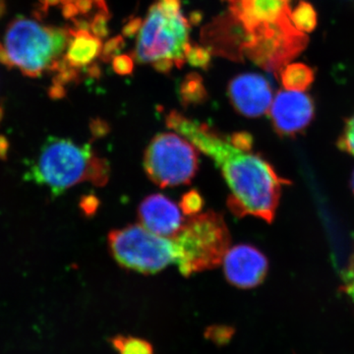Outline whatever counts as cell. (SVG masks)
Listing matches in <instances>:
<instances>
[{
    "label": "cell",
    "instance_id": "obj_1",
    "mask_svg": "<svg viewBox=\"0 0 354 354\" xmlns=\"http://www.w3.org/2000/svg\"><path fill=\"white\" fill-rule=\"evenodd\" d=\"M165 122L215 162L230 190L227 207L234 216H252L269 223L274 221L281 188L290 183L254 152L249 133L221 134L176 111L167 114Z\"/></svg>",
    "mask_w": 354,
    "mask_h": 354
},
{
    "label": "cell",
    "instance_id": "obj_2",
    "mask_svg": "<svg viewBox=\"0 0 354 354\" xmlns=\"http://www.w3.org/2000/svg\"><path fill=\"white\" fill-rule=\"evenodd\" d=\"M228 23L221 31L228 43L268 71L281 72L307 44L305 32L291 21L290 0H223Z\"/></svg>",
    "mask_w": 354,
    "mask_h": 354
},
{
    "label": "cell",
    "instance_id": "obj_3",
    "mask_svg": "<svg viewBox=\"0 0 354 354\" xmlns=\"http://www.w3.org/2000/svg\"><path fill=\"white\" fill-rule=\"evenodd\" d=\"M111 165L88 144L48 137L25 174V180L46 186L53 197L81 183L102 187L109 183Z\"/></svg>",
    "mask_w": 354,
    "mask_h": 354
},
{
    "label": "cell",
    "instance_id": "obj_4",
    "mask_svg": "<svg viewBox=\"0 0 354 354\" xmlns=\"http://www.w3.org/2000/svg\"><path fill=\"white\" fill-rule=\"evenodd\" d=\"M69 38L68 29L18 16L7 27L4 46L13 67L25 76L37 78L46 70L51 71L66 50Z\"/></svg>",
    "mask_w": 354,
    "mask_h": 354
},
{
    "label": "cell",
    "instance_id": "obj_5",
    "mask_svg": "<svg viewBox=\"0 0 354 354\" xmlns=\"http://www.w3.org/2000/svg\"><path fill=\"white\" fill-rule=\"evenodd\" d=\"M172 239L178 251L176 266L184 277L218 267L232 241L225 218L213 209L188 216Z\"/></svg>",
    "mask_w": 354,
    "mask_h": 354
},
{
    "label": "cell",
    "instance_id": "obj_6",
    "mask_svg": "<svg viewBox=\"0 0 354 354\" xmlns=\"http://www.w3.org/2000/svg\"><path fill=\"white\" fill-rule=\"evenodd\" d=\"M189 21L181 11H169L158 2L151 6L137 38L135 58L151 64L169 58L177 68L183 66L189 44Z\"/></svg>",
    "mask_w": 354,
    "mask_h": 354
},
{
    "label": "cell",
    "instance_id": "obj_7",
    "mask_svg": "<svg viewBox=\"0 0 354 354\" xmlns=\"http://www.w3.org/2000/svg\"><path fill=\"white\" fill-rule=\"evenodd\" d=\"M111 255L121 267L156 274L167 266L176 264L178 251L172 237L153 234L142 225H131L109 234Z\"/></svg>",
    "mask_w": 354,
    "mask_h": 354
},
{
    "label": "cell",
    "instance_id": "obj_8",
    "mask_svg": "<svg viewBox=\"0 0 354 354\" xmlns=\"http://www.w3.org/2000/svg\"><path fill=\"white\" fill-rule=\"evenodd\" d=\"M144 169L158 187L190 183L199 167L196 147L178 133L156 135L144 153Z\"/></svg>",
    "mask_w": 354,
    "mask_h": 354
},
{
    "label": "cell",
    "instance_id": "obj_9",
    "mask_svg": "<svg viewBox=\"0 0 354 354\" xmlns=\"http://www.w3.org/2000/svg\"><path fill=\"white\" fill-rule=\"evenodd\" d=\"M272 127L279 136L295 137L313 120L315 108L308 95L301 91H281L270 109Z\"/></svg>",
    "mask_w": 354,
    "mask_h": 354
},
{
    "label": "cell",
    "instance_id": "obj_10",
    "mask_svg": "<svg viewBox=\"0 0 354 354\" xmlns=\"http://www.w3.org/2000/svg\"><path fill=\"white\" fill-rule=\"evenodd\" d=\"M223 264L228 283L242 290L261 285L269 270V263L264 254L248 244H239L228 249Z\"/></svg>",
    "mask_w": 354,
    "mask_h": 354
},
{
    "label": "cell",
    "instance_id": "obj_11",
    "mask_svg": "<svg viewBox=\"0 0 354 354\" xmlns=\"http://www.w3.org/2000/svg\"><path fill=\"white\" fill-rule=\"evenodd\" d=\"M228 97L237 113L245 118H256L264 115L271 109L272 91L264 76L241 74L230 81Z\"/></svg>",
    "mask_w": 354,
    "mask_h": 354
},
{
    "label": "cell",
    "instance_id": "obj_12",
    "mask_svg": "<svg viewBox=\"0 0 354 354\" xmlns=\"http://www.w3.org/2000/svg\"><path fill=\"white\" fill-rule=\"evenodd\" d=\"M138 216L144 227L165 237L176 235L185 221L181 209L162 194L146 197L140 204Z\"/></svg>",
    "mask_w": 354,
    "mask_h": 354
},
{
    "label": "cell",
    "instance_id": "obj_13",
    "mask_svg": "<svg viewBox=\"0 0 354 354\" xmlns=\"http://www.w3.org/2000/svg\"><path fill=\"white\" fill-rule=\"evenodd\" d=\"M69 41L65 59L74 68L88 66L101 55L102 39L88 30L68 29Z\"/></svg>",
    "mask_w": 354,
    "mask_h": 354
},
{
    "label": "cell",
    "instance_id": "obj_14",
    "mask_svg": "<svg viewBox=\"0 0 354 354\" xmlns=\"http://www.w3.org/2000/svg\"><path fill=\"white\" fill-rule=\"evenodd\" d=\"M281 83L286 90L304 91L314 81V71L302 64H288L281 70Z\"/></svg>",
    "mask_w": 354,
    "mask_h": 354
},
{
    "label": "cell",
    "instance_id": "obj_15",
    "mask_svg": "<svg viewBox=\"0 0 354 354\" xmlns=\"http://www.w3.org/2000/svg\"><path fill=\"white\" fill-rule=\"evenodd\" d=\"M179 97L184 106H197L206 101L208 93L199 74L190 73L185 76L179 86Z\"/></svg>",
    "mask_w": 354,
    "mask_h": 354
},
{
    "label": "cell",
    "instance_id": "obj_16",
    "mask_svg": "<svg viewBox=\"0 0 354 354\" xmlns=\"http://www.w3.org/2000/svg\"><path fill=\"white\" fill-rule=\"evenodd\" d=\"M111 342L118 354H155L152 344L140 337L118 335Z\"/></svg>",
    "mask_w": 354,
    "mask_h": 354
},
{
    "label": "cell",
    "instance_id": "obj_17",
    "mask_svg": "<svg viewBox=\"0 0 354 354\" xmlns=\"http://www.w3.org/2000/svg\"><path fill=\"white\" fill-rule=\"evenodd\" d=\"M291 21L299 31L312 32L317 24L315 9L307 2H300L299 6L291 11Z\"/></svg>",
    "mask_w": 354,
    "mask_h": 354
},
{
    "label": "cell",
    "instance_id": "obj_18",
    "mask_svg": "<svg viewBox=\"0 0 354 354\" xmlns=\"http://www.w3.org/2000/svg\"><path fill=\"white\" fill-rule=\"evenodd\" d=\"M213 51L209 48L190 44L186 50L185 60L192 66L207 69L211 64Z\"/></svg>",
    "mask_w": 354,
    "mask_h": 354
},
{
    "label": "cell",
    "instance_id": "obj_19",
    "mask_svg": "<svg viewBox=\"0 0 354 354\" xmlns=\"http://www.w3.org/2000/svg\"><path fill=\"white\" fill-rule=\"evenodd\" d=\"M203 206L204 199L197 190L188 191L181 197L180 209L185 216H195L201 213Z\"/></svg>",
    "mask_w": 354,
    "mask_h": 354
},
{
    "label": "cell",
    "instance_id": "obj_20",
    "mask_svg": "<svg viewBox=\"0 0 354 354\" xmlns=\"http://www.w3.org/2000/svg\"><path fill=\"white\" fill-rule=\"evenodd\" d=\"M111 19V13L100 10L95 14L90 23V32L99 39H104L108 37L109 20Z\"/></svg>",
    "mask_w": 354,
    "mask_h": 354
},
{
    "label": "cell",
    "instance_id": "obj_21",
    "mask_svg": "<svg viewBox=\"0 0 354 354\" xmlns=\"http://www.w3.org/2000/svg\"><path fill=\"white\" fill-rule=\"evenodd\" d=\"M337 146L342 151L354 157V115L346 121L344 131L337 141Z\"/></svg>",
    "mask_w": 354,
    "mask_h": 354
},
{
    "label": "cell",
    "instance_id": "obj_22",
    "mask_svg": "<svg viewBox=\"0 0 354 354\" xmlns=\"http://www.w3.org/2000/svg\"><path fill=\"white\" fill-rule=\"evenodd\" d=\"M125 41L123 37L116 36L102 44V50L101 53L102 59L104 62H109L114 57L120 55V51L124 48Z\"/></svg>",
    "mask_w": 354,
    "mask_h": 354
},
{
    "label": "cell",
    "instance_id": "obj_23",
    "mask_svg": "<svg viewBox=\"0 0 354 354\" xmlns=\"http://www.w3.org/2000/svg\"><path fill=\"white\" fill-rule=\"evenodd\" d=\"M113 68L118 75H130L134 70V58L128 55H118L113 59Z\"/></svg>",
    "mask_w": 354,
    "mask_h": 354
},
{
    "label": "cell",
    "instance_id": "obj_24",
    "mask_svg": "<svg viewBox=\"0 0 354 354\" xmlns=\"http://www.w3.org/2000/svg\"><path fill=\"white\" fill-rule=\"evenodd\" d=\"M342 290L354 300V254L342 274Z\"/></svg>",
    "mask_w": 354,
    "mask_h": 354
},
{
    "label": "cell",
    "instance_id": "obj_25",
    "mask_svg": "<svg viewBox=\"0 0 354 354\" xmlns=\"http://www.w3.org/2000/svg\"><path fill=\"white\" fill-rule=\"evenodd\" d=\"M142 25H143V20L139 17L132 18L131 20L128 21L127 24L124 25L122 29L123 36L127 38H133L141 30Z\"/></svg>",
    "mask_w": 354,
    "mask_h": 354
},
{
    "label": "cell",
    "instance_id": "obj_26",
    "mask_svg": "<svg viewBox=\"0 0 354 354\" xmlns=\"http://www.w3.org/2000/svg\"><path fill=\"white\" fill-rule=\"evenodd\" d=\"M152 65L153 68L158 72H162V73H169L174 66H176V62L172 59H169V58H162V59L157 60Z\"/></svg>",
    "mask_w": 354,
    "mask_h": 354
},
{
    "label": "cell",
    "instance_id": "obj_27",
    "mask_svg": "<svg viewBox=\"0 0 354 354\" xmlns=\"http://www.w3.org/2000/svg\"><path fill=\"white\" fill-rule=\"evenodd\" d=\"M62 14H64V18H66V19L74 20L80 13H79L75 3L64 2V3H62Z\"/></svg>",
    "mask_w": 354,
    "mask_h": 354
},
{
    "label": "cell",
    "instance_id": "obj_28",
    "mask_svg": "<svg viewBox=\"0 0 354 354\" xmlns=\"http://www.w3.org/2000/svg\"><path fill=\"white\" fill-rule=\"evenodd\" d=\"M75 6L78 8L79 13L86 15L92 10L95 2L94 0H77Z\"/></svg>",
    "mask_w": 354,
    "mask_h": 354
},
{
    "label": "cell",
    "instance_id": "obj_29",
    "mask_svg": "<svg viewBox=\"0 0 354 354\" xmlns=\"http://www.w3.org/2000/svg\"><path fill=\"white\" fill-rule=\"evenodd\" d=\"M165 9L169 11H181V0H158Z\"/></svg>",
    "mask_w": 354,
    "mask_h": 354
},
{
    "label": "cell",
    "instance_id": "obj_30",
    "mask_svg": "<svg viewBox=\"0 0 354 354\" xmlns=\"http://www.w3.org/2000/svg\"><path fill=\"white\" fill-rule=\"evenodd\" d=\"M0 64L6 66L7 68H13L12 62H11L10 58H9L6 46L1 43H0Z\"/></svg>",
    "mask_w": 354,
    "mask_h": 354
},
{
    "label": "cell",
    "instance_id": "obj_31",
    "mask_svg": "<svg viewBox=\"0 0 354 354\" xmlns=\"http://www.w3.org/2000/svg\"><path fill=\"white\" fill-rule=\"evenodd\" d=\"M65 95L64 86L53 83L50 88V95L53 99H59Z\"/></svg>",
    "mask_w": 354,
    "mask_h": 354
},
{
    "label": "cell",
    "instance_id": "obj_32",
    "mask_svg": "<svg viewBox=\"0 0 354 354\" xmlns=\"http://www.w3.org/2000/svg\"><path fill=\"white\" fill-rule=\"evenodd\" d=\"M41 3V10L46 11L50 6H55L62 2V0H39Z\"/></svg>",
    "mask_w": 354,
    "mask_h": 354
},
{
    "label": "cell",
    "instance_id": "obj_33",
    "mask_svg": "<svg viewBox=\"0 0 354 354\" xmlns=\"http://www.w3.org/2000/svg\"><path fill=\"white\" fill-rule=\"evenodd\" d=\"M95 6L99 7L100 10L106 11L109 12L108 6H106V0H94Z\"/></svg>",
    "mask_w": 354,
    "mask_h": 354
},
{
    "label": "cell",
    "instance_id": "obj_34",
    "mask_svg": "<svg viewBox=\"0 0 354 354\" xmlns=\"http://www.w3.org/2000/svg\"><path fill=\"white\" fill-rule=\"evenodd\" d=\"M7 10L6 0H0V18L6 15Z\"/></svg>",
    "mask_w": 354,
    "mask_h": 354
},
{
    "label": "cell",
    "instance_id": "obj_35",
    "mask_svg": "<svg viewBox=\"0 0 354 354\" xmlns=\"http://www.w3.org/2000/svg\"><path fill=\"white\" fill-rule=\"evenodd\" d=\"M351 188H353V191L354 193V172H353V178H351Z\"/></svg>",
    "mask_w": 354,
    "mask_h": 354
},
{
    "label": "cell",
    "instance_id": "obj_36",
    "mask_svg": "<svg viewBox=\"0 0 354 354\" xmlns=\"http://www.w3.org/2000/svg\"><path fill=\"white\" fill-rule=\"evenodd\" d=\"M2 118V109L0 108V120H1Z\"/></svg>",
    "mask_w": 354,
    "mask_h": 354
}]
</instances>
